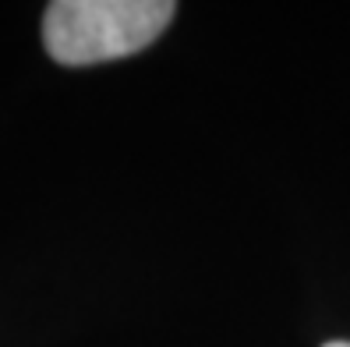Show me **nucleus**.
<instances>
[{
	"mask_svg": "<svg viewBox=\"0 0 350 347\" xmlns=\"http://www.w3.org/2000/svg\"><path fill=\"white\" fill-rule=\"evenodd\" d=\"M174 14L170 0H57L43 14V43L57 64H103L152 47Z\"/></svg>",
	"mask_w": 350,
	"mask_h": 347,
	"instance_id": "1",
	"label": "nucleus"
},
{
	"mask_svg": "<svg viewBox=\"0 0 350 347\" xmlns=\"http://www.w3.org/2000/svg\"><path fill=\"white\" fill-rule=\"evenodd\" d=\"M325 347H350L347 340H333V344H325Z\"/></svg>",
	"mask_w": 350,
	"mask_h": 347,
	"instance_id": "2",
	"label": "nucleus"
}]
</instances>
